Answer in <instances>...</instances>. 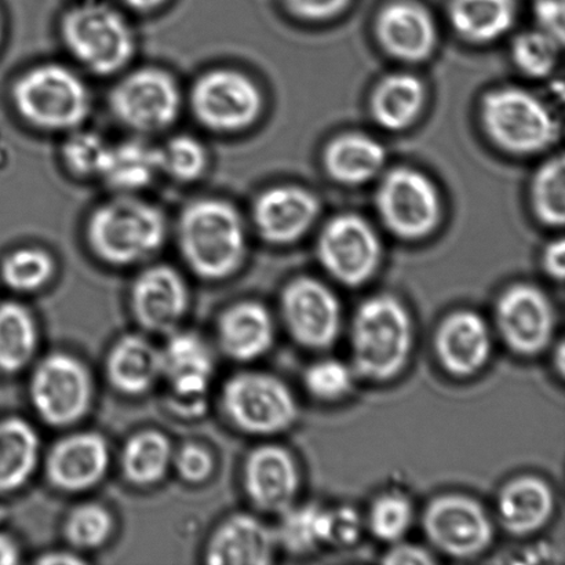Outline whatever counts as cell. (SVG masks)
<instances>
[{"label":"cell","instance_id":"cell-4","mask_svg":"<svg viewBox=\"0 0 565 565\" xmlns=\"http://www.w3.org/2000/svg\"><path fill=\"white\" fill-rule=\"evenodd\" d=\"M11 103L20 119L44 132H70L92 115L90 88L76 71L64 64L32 66L17 77Z\"/></svg>","mask_w":565,"mask_h":565},{"label":"cell","instance_id":"cell-45","mask_svg":"<svg viewBox=\"0 0 565 565\" xmlns=\"http://www.w3.org/2000/svg\"><path fill=\"white\" fill-rule=\"evenodd\" d=\"M291 14L302 20L323 21L340 14L351 0H282Z\"/></svg>","mask_w":565,"mask_h":565},{"label":"cell","instance_id":"cell-17","mask_svg":"<svg viewBox=\"0 0 565 565\" xmlns=\"http://www.w3.org/2000/svg\"><path fill=\"white\" fill-rule=\"evenodd\" d=\"M243 486L259 512L280 514L297 502L302 486L301 469L290 450L268 443L248 452Z\"/></svg>","mask_w":565,"mask_h":565},{"label":"cell","instance_id":"cell-21","mask_svg":"<svg viewBox=\"0 0 565 565\" xmlns=\"http://www.w3.org/2000/svg\"><path fill=\"white\" fill-rule=\"evenodd\" d=\"M275 531L250 513L225 519L210 535L204 562L210 565H268L278 553Z\"/></svg>","mask_w":565,"mask_h":565},{"label":"cell","instance_id":"cell-34","mask_svg":"<svg viewBox=\"0 0 565 565\" xmlns=\"http://www.w3.org/2000/svg\"><path fill=\"white\" fill-rule=\"evenodd\" d=\"M280 522L274 529L276 544L287 555L303 557L313 555L323 545L321 516L323 507L316 502L294 503L278 514Z\"/></svg>","mask_w":565,"mask_h":565},{"label":"cell","instance_id":"cell-22","mask_svg":"<svg viewBox=\"0 0 565 565\" xmlns=\"http://www.w3.org/2000/svg\"><path fill=\"white\" fill-rule=\"evenodd\" d=\"M555 511V492L545 479L535 475L509 480L501 487L495 501L498 523L516 539L540 533L550 524Z\"/></svg>","mask_w":565,"mask_h":565},{"label":"cell","instance_id":"cell-28","mask_svg":"<svg viewBox=\"0 0 565 565\" xmlns=\"http://www.w3.org/2000/svg\"><path fill=\"white\" fill-rule=\"evenodd\" d=\"M323 160L332 180L345 185H362L384 169L386 152L375 138L348 132L327 146Z\"/></svg>","mask_w":565,"mask_h":565},{"label":"cell","instance_id":"cell-30","mask_svg":"<svg viewBox=\"0 0 565 565\" xmlns=\"http://www.w3.org/2000/svg\"><path fill=\"white\" fill-rule=\"evenodd\" d=\"M425 96L424 83L417 76L390 75L380 82L371 97V114L384 129L401 131L418 119Z\"/></svg>","mask_w":565,"mask_h":565},{"label":"cell","instance_id":"cell-7","mask_svg":"<svg viewBox=\"0 0 565 565\" xmlns=\"http://www.w3.org/2000/svg\"><path fill=\"white\" fill-rule=\"evenodd\" d=\"M481 121L491 141L514 154L545 151L561 136V126L551 108L519 87L487 94L481 103Z\"/></svg>","mask_w":565,"mask_h":565},{"label":"cell","instance_id":"cell-25","mask_svg":"<svg viewBox=\"0 0 565 565\" xmlns=\"http://www.w3.org/2000/svg\"><path fill=\"white\" fill-rule=\"evenodd\" d=\"M376 38L392 57L417 63L434 52L437 33L428 11L417 3L396 2L381 11Z\"/></svg>","mask_w":565,"mask_h":565},{"label":"cell","instance_id":"cell-1","mask_svg":"<svg viewBox=\"0 0 565 565\" xmlns=\"http://www.w3.org/2000/svg\"><path fill=\"white\" fill-rule=\"evenodd\" d=\"M348 337L354 374L375 384L401 375L414 351L412 315L392 294L365 298L354 310Z\"/></svg>","mask_w":565,"mask_h":565},{"label":"cell","instance_id":"cell-27","mask_svg":"<svg viewBox=\"0 0 565 565\" xmlns=\"http://www.w3.org/2000/svg\"><path fill=\"white\" fill-rule=\"evenodd\" d=\"M160 174L159 147L136 136L109 143L98 179L116 195H137Z\"/></svg>","mask_w":565,"mask_h":565},{"label":"cell","instance_id":"cell-48","mask_svg":"<svg viewBox=\"0 0 565 565\" xmlns=\"http://www.w3.org/2000/svg\"><path fill=\"white\" fill-rule=\"evenodd\" d=\"M542 269L552 280L563 281L565 274V243L556 239L545 247L542 254Z\"/></svg>","mask_w":565,"mask_h":565},{"label":"cell","instance_id":"cell-6","mask_svg":"<svg viewBox=\"0 0 565 565\" xmlns=\"http://www.w3.org/2000/svg\"><path fill=\"white\" fill-rule=\"evenodd\" d=\"M225 417L236 429L252 436H275L292 428L299 407L291 387L265 371H241L221 391Z\"/></svg>","mask_w":565,"mask_h":565},{"label":"cell","instance_id":"cell-51","mask_svg":"<svg viewBox=\"0 0 565 565\" xmlns=\"http://www.w3.org/2000/svg\"><path fill=\"white\" fill-rule=\"evenodd\" d=\"M127 9L137 11V13H152L154 10L163 8L169 0H119Z\"/></svg>","mask_w":565,"mask_h":565},{"label":"cell","instance_id":"cell-38","mask_svg":"<svg viewBox=\"0 0 565 565\" xmlns=\"http://www.w3.org/2000/svg\"><path fill=\"white\" fill-rule=\"evenodd\" d=\"M356 380L352 365L334 358L316 360L302 374L305 392L320 403L345 401L353 392Z\"/></svg>","mask_w":565,"mask_h":565},{"label":"cell","instance_id":"cell-46","mask_svg":"<svg viewBox=\"0 0 565 565\" xmlns=\"http://www.w3.org/2000/svg\"><path fill=\"white\" fill-rule=\"evenodd\" d=\"M539 30L564 43L565 11L563 0H539L534 9Z\"/></svg>","mask_w":565,"mask_h":565},{"label":"cell","instance_id":"cell-47","mask_svg":"<svg viewBox=\"0 0 565 565\" xmlns=\"http://www.w3.org/2000/svg\"><path fill=\"white\" fill-rule=\"evenodd\" d=\"M381 563L396 565H430L436 563L434 553L424 546L409 544L406 541H398L396 544L390 545Z\"/></svg>","mask_w":565,"mask_h":565},{"label":"cell","instance_id":"cell-32","mask_svg":"<svg viewBox=\"0 0 565 565\" xmlns=\"http://www.w3.org/2000/svg\"><path fill=\"white\" fill-rule=\"evenodd\" d=\"M173 447L163 431H137L125 443L120 468L127 481L138 487L158 484L173 465Z\"/></svg>","mask_w":565,"mask_h":565},{"label":"cell","instance_id":"cell-20","mask_svg":"<svg viewBox=\"0 0 565 565\" xmlns=\"http://www.w3.org/2000/svg\"><path fill=\"white\" fill-rule=\"evenodd\" d=\"M319 210L318 199L303 188L275 186L254 203L253 223L265 242L287 246L312 228Z\"/></svg>","mask_w":565,"mask_h":565},{"label":"cell","instance_id":"cell-33","mask_svg":"<svg viewBox=\"0 0 565 565\" xmlns=\"http://www.w3.org/2000/svg\"><path fill=\"white\" fill-rule=\"evenodd\" d=\"M39 331L31 310L20 302L0 303V371L17 374L35 358Z\"/></svg>","mask_w":565,"mask_h":565},{"label":"cell","instance_id":"cell-26","mask_svg":"<svg viewBox=\"0 0 565 565\" xmlns=\"http://www.w3.org/2000/svg\"><path fill=\"white\" fill-rule=\"evenodd\" d=\"M105 374L115 391L140 396L162 379L160 348L140 334L119 338L105 360Z\"/></svg>","mask_w":565,"mask_h":565},{"label":"cell","instance_id":"cell-37","mask_svg":"<svg viewBox=\"0 0 565 565\" xmlns=\"http://www.w3.org/2000/svg\"><path fill=\"white\" fill-rule=\"evenodd\" d=\"M160 171L181 184H191L202 179L209 169L207 148L199 138L179 135L169 138L159 147Z\"/></svg>","mask_w":565,"mask_h":565},{"label":"cell","instance_id":"cell-44","mask_svg":"<svg viewBox=\"0 0 565 565\" xmlns=\"http://www.w3.org/2000/svg\"><path fill=\"white\" fill-rule=\"evenodd\" d=\"M177 473L186 483L202 484L214 470L213 454L198 443H186L173 456Z\"/></svg>","mask_w":565,"mask_h":565},{"label":"cell","instance_id":"cell-18","mask_svg":"<svg viewBox=\"0 0 565 565\" xmlns=\"http://www.w3.org/2000/svg\"><path fill=\"white\" fill-rule=\"evenodd\" d=\"M437 362L448 375L468 380L489 364L494 335L487 320L472 309L452 310L435 332Z\"/></svg>","mask_w":565,"mask_h":565},{"label":"cell","instance_id":"cell-49","mask_svg":"<svg viewBox=\"0 0 565 565\" xmlns=\"http://www.w3.org/2000/svg\"><path fill=\"white\" fill-rule=\"evenodd\" d=\"M21 562V551L13 536L0 533V565H15Z\"/></svg>","mask_w":565,"mask_h":565},{"label":"cell","instance_id":"cell-16","mask_svg":"<svg viewBox=\"0 0 565 565\" xmlns=\"http://www.w3.org/2000/svg\"><path fill=\"white\" fill-rule=\"evenodd\" d=\"M190 305V287L184 276L171 265H151L132 281L131 312L138 326L148 332L171 334L179 329Z\"/></svg>","mask_w":565,"mask_h":565},{"label":"cell","instance_id":"cell-5","mask_svg":"<svg viewBox=\"0 0 565 565\" xmlns=\"http://www.w3.org/2000/svg\"><path fill=\"white\" fill-rule=\"evenodd\" d=\"M60 36L77 64L96 76L119 74L137 52L135 28L113 4L85 0L71 6L60 20Z\"/></svg>","mask_w":565,"mask_h":565},{"label":"cell","instance_id":"cell-31","mask_svg":"<svg viewBox=\"0 0 565 565\" xmlns=\"http://www.w3.org/2000/svg\"><path fill=\"white\" fill-rule=\"evenodd\" d=\"M448 15L454 30L475 43L494 42L513 26L514 0H451Z\"/></svg>","mask_w":565,"mask_h":565},{"label":"cell","instance_id":"cell-36","mask_svg":"<svg viewBox=\"0 0 565 565\" xmlns=\"http://www.w3.org/2000/svg\"><path fill=\"white\" fill-rule=\"evenodd\" d=\"M414 520L413 501L401 491H386L371 502L364 522L375 540L392 545L406 539Z\"/></svg>","mask_w":565,"mask_h":565},{"label":"cell","instance_id":"cell-9","mask_svg":"<svg viewBox=\"0 0 565 565\" xmlns=\"http://www.w3.org/2000/svg\"><path fill=\"white\" fill-rule=\"evenodd\" d=\"M190 108L204 129L217 135H236L257 124L264 109V96L245 72L214 68L193 83Z\"/></svg>","mask_w":565,"mask_h":565},{"label":"cell","instance_id":"cell-15","mask_svg":"<svg viewBox=\"0 0 565 565\" xmlns=\"http://www.w3.org/2000/svg\"><path fill=\"white\" fill-rule=\"evenodd\" d=\"M316 252L326 273L349 288L367 285L379 273L382 259L373 226L353 214L332 218L321 231Z\"/></svg>","mask_w":565,"mask_h":565},{"label":"cell","instance_id":"cell-53","mask_svg":"<svg viewBox=\"0 0 565 565\" xmlns=\"http://www.w3.org/2000/svg\"><path fill=\"white\" fill-rule=\"evenodd\" d=\"M3 20H2V14H0V46H2V42H3V35H4V32H3Z\"/></svg>","mask_w":565,"mask_h":565},{"label":"cell","instance_id":"cell-39","mask_svg":"<svg viewBox=\"0 0 565 565\" xmlns=\"http://www.w3.org/2000/svg\"><path fill=\"white\" fill-rule=\"evenodd\" d=\"M534 212L547 226H563L565 220V164L564 158L547 160L542 164L531 186Z\"/></svg>","mask_w":565,"mask_h":565},{"label":"cell","instance_id":"cell-29","mask_svg":"<svg viewBox=\"0 0 565 565\" xmlns=\"http://www.w3.org/2000/svg\"><path fill=\"white\" fill-rule=\"evenodd\" d=\"M41 458V439L28 420L0 419V494H9L31 480Z\"/></svg>","mask_w":565,"mask_h":565},{"label":"cell","instance_id":"cell-40","mask_svg":"<svg viewBox=\"0 0 565 565\" xmlns=\"http://www.w3.org/2000/svg\"><path fill=\"white\" fill-rule=\"evenodd\" d=\"M114 518L96 502L77 505L64 522V536L75 550L92 551L107 544L114 533Z\"/></svg>","mask_w":565,"mask_h":565},{"label":"cell","instance_id":"cell-2","mask_svg":"<svg viewBox=\"0 0 565 565\" xmlns=\"http://www.w3.org/2000/svg\"><path fill=\"white\" fill-rule=\"evenodd\" d=\"M182 259L203 280L220 281L246 262L247 230L239 210L225 199L201 198L182 210L177 224Z\"/></svg>","mask_w":565,"mask_h":565},{"label":"cell","instance_id":"cell-3","mask_svg":"<svg viewBox=\"0 0 565 565\" xmlns=\"http://www.w3.org/2000/svg\"><path fill=\"white\" fill-rule=\"evenodd\" d=\"M169 223L163 210L137 195H116L88 215L85 237L99 262L132 267L162 250Z\"/></svg>","mask_w":565,"mask_h":565},{"label":"cell","instance_id":"cell-11","mask_svg":"<svg viewBox=\"0 0 565 565\" xmlns=\"http://www.w3.org/2000/svg\"><path fill=\"white\" fill-rule=\"evenodd\" d=\"M423 529L437 552L458 561L483 555L495 535L486 508L475 498L456 492L429 501L423 513Z\"/></svg>","mask_w":565,"mask_h":565},{"label":"cell","instance_id":"cell-52","mask_svg":"<svg viewBox=\"0 0 565 565\" xmlns=\"http://www.w3.org/2000/svg\"><path fill=\"white\" fill-rule=\"evenodd\" d=\"M555 356H553V369H555L556 374L563 376L565 374V343L563 340L555 342Z\"/></svg>","mask_w":565,"mask_h":565},{"label":"cell","instance_id":"cell-12","mask_svg":"<svg viewBox=\"0 0 565 565\" xmlns=\"http://www.w3.org/2000/svg\"><path fill=\"white\" fill-rule=\"evenodd\" d=\"M279 308L282 324L297 345L324 352L340 340L342 305L323 281L301 276L287 282L280 294Z\"/></svg>","mask_w":565,"mask_h":565},{"label":"cell","instance_id":"cell-42","mask_svg":"<svg viewBox=\"0 0 565 565\" xmlns=\"http://www.w3.org/2000/svg\"><path fill=\"white\" fill-rule=\"evenodd\" d=\"M563 44L536 28L520 33L514 39L512 55L514 64L523 74L531 77L551 75L557 64Z\"/></svg>","mask_w":565,"mask_h":565},{"label":"cell","instance_id":"cell-10","mask_svg":"<svg viewBox=\"0 0 565 565\" xmlns=\"http://www.w3.org/2000/svg\"><path fill=\"white\" fill-rule=\"evenodd\" d=\"M94 385L90 371L74 354H47L33 369L30 398L44 424L68 428L90 412Z\"/></svg>","mask_w":565,"mask_h":565},{"label":"cell","instance_id":"cell-8","mask_svg":"<svg viewBox=\"0 0 565 565\" xmlns=\"http://www.w3.org/2000/svg\"><path fill=\"white\" fill-rule=\"evenodd\" d=\"M184 97L175 77L159 66H141L110 88L108 108L114 119L136 136L169 130L179 120Z\"/></svg>","mask_w":565,"mask_h":565},{"label":"cell","instance_id":"cell-43","mask_svg":"<svg viewBox=\"0 0 565 565\" xmlns=\"http://www.w3.org/2000/svg\"><path fill=\"white\" fill-rule=\"evenodd\" d=\"M365 530L362 514L351 507L323 508L321 534L323 545L351 547L358 544Z\"/></svg>","mask_w":565,"mask_h":565},{"label":"cell","instance_id":"cell-23","mask_svg":"<svg viewBox=\"0 0 565 565\" xmlns=\"http://www.w3.org/2000/svg\"><path fill=\"white\" fill-rule=\"evenodd\" d=\"M160 348L162 379L177 401H199L212 384L215 362L212 348L192 331L175 330Z\"/></svg>","mask_w":565,"mask_h":565},{"label":"cell","instance_id":"cell-41","mask_svg":"<svg viewBox=\"0 0 565 565\" xmlns=\"http://www.w3.org/2000/svg\"><path fill=\"white\" fill-rule=\"evenodd\" d=\"M108 147L109 142L99 132L79 127L66 132L61 147V160L77 179H98Z\"/></svg>","mask_w":565,"mask_h":565},{"label":"cell","instance_id":"cell-13","mask_svg":"<svg viewBox=\"0 0 565 565\" xmlns=\"http://www.w3.org/2000/svg\"><path fill=\"white\" fill-rule=\"evenodd\" d=\"M494 326L509 351L520 358H536L555 340L556 308L540 287L518 282L498 297Z\"/></svg>","mask_w":565,"mask_h":565},{"label":"cell","instance_id":"cell-35","mask_svg":"<svg viewBox=\"0 0 565 565\" xmlns=\"http://www.w3.org/2000/svg\"><path fill=\"white\" fill-rule=\"evenodd\" d=\"M57 264L41 247L15 248L0 264V278L15 292H36L53 280Z\"/></svg>","mask_w":565,"mask_h":565},{"label":"cell","instance_id":"cell-24","mask_svg":"<svg viewBox=\"0 0 565 565\" xmlns=\"http://www.w3.org/2000/svg\"><path fill=\"white\" fill-rule=\"evenodd\" d=\"M276 321L264 303L245 299L223 310L217 321V341L226 358L253 363L273 349Z\"/></svg>","mask_w":565,"mask_h":565},{"label":"cell","instance_id":"cell-19","mask_svg":"<svg viewBox=\"0 0 565 565\" xmlns=\"http://www.w3.org/2000/svg\"><path fill=\"white\" fill-rule=\"evenodd\" d=\"M109 463V446L103 435L76 431L54 443L47 452L44 469L54 489L75 494L102 483Z\"/></svg>","mask_w":565,"mask_h":565},{"label":"cell","instance_id":"cell-50","mask_svg":"<svg viewBox=\"0 0 565 565\" xmlns=\"http://www.w3.org/2000/svg\"><path fill=\"white\" fill-rule=\"evenodd\" d=\"M38 564L42 565H82L86 564L85 558L77 556L76 553L68 551H54L43 553L36 561Z\"/></svg>","mask_w":565,"mask_h":565},{"label":"cell","instance_id":"cell-14","mask_svg":"<svg viewBox=\"0 0 565 565\" xmlns=\"http://www.w3.org/2000/svg\"><path fill=\"white\" fill-rule=\"evenodd\" d=\"M376 209L387 230L406 241H419L439 225V192L428 177L414 169H395L382 179Z\"/></svg>","mask_w":565,"mask_h":565}]
</instances>
